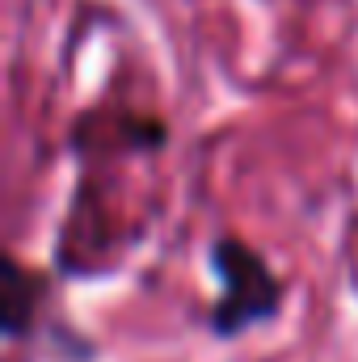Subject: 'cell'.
<instances>
[{"label":"cell","instance_id":"obj_1","mask_svg":"<svg viewBox=\"0 0 358 362\" xmlns=\"http://www.w3.org/2000/svg\"><path fill=\"white\" fill-rule=\"evenodd\" d=\"M207 266L219 282V295L207 308V333L211 337H241L258 325H266L282 308V278L270 266L262 249H253L236 232H219L207 245Z\"/></svg>","mask_w":358,"mask_h":362},{"label":"cell","instance_id":"obj_2","mask_svg":"<svg viewBox=\"0 0 358 362\" xmlns=\"http://www.w3.org/2000/svg\"><path fill=\"white\" fill-rule=\"evenodd\" d=\"M47 295V278L30 266H21L17 257H4L0 270V333L4 341H21L34 329V312Z\"/></svg>","mask_w":358,"mask_h":362}]
</instances>
